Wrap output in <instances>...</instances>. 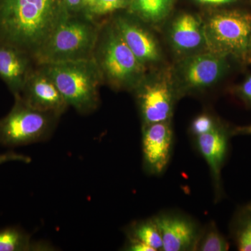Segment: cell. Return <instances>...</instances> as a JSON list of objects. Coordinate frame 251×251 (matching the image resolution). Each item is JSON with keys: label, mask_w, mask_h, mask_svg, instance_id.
I'll return each instance as SVG.
<instances>
[{"label": "cell", "mask_w": 251, "mask_h": 251, "mask_svg": "<svg viewBox=\"0 0 251 251\" xmlns=\"http://www.w3.org/2000/svg\"><path fill=\"white\" fill-rule=\"evenodd\" d=\"M64 20L59 0H0V38L20 49L43 45Z\"/></svg>", "instance_id": "1"}, {"label": "cell", "mask_w": 251, "mask_h": 251, "mask_svg": "<svg viewBox=\"0 0 251 251\" xmlns=\"http://www.w3.org/2000/svg\"><path fill=\"white\" fill-rule=\"evenodd\" d=\"M206 48L209 52L237 60H247L251 39V14L241 10H224L203 21Z\"/></svg>", "instance_id": "2"}, {"label": "cell", "mask_w": 251, "mask_h": 251, "mask_svg": "<svg viewBox=\"0 0 251 251\" xmlns=\"http://www.w3.org/2000/svg\"><path fill=\"white\" fill-rule=\"evenodd\" d=\"M49 78L67 105L81 112L90 111L98 103V75L93 65L84 59L51 63Z\"/></svg>", "instance_id": "3"}, {"label": "cell", "mask_w": 251, "mask_h": 251, "mask_svg": "<svg viewBox=\"0 0 251 251\" xmlns=\"http://www.w3.org/2000/svg\"><path fill=\"white\" fill-rule=\"evenodd\" d=\"M52 115L31 108L16 97L14 108L0 120V144L14 148L43 141L52 130Z\"/></svg>", "instance_id": "4"}, {"label": "cell", "mask_w": 251, "mask_h": 251, "mask_svg": "<svg viewBox=\"0 0 251 251\" xmlns=\"http://www.w3.org/2000/svg\"><path fill=\"white\" fill-rule=\"evenodd\" d=\"M229 69L228 58L207 51L185 57L175 67L173 84L179 97L215 85Z\"/></svg>", "instance_id": "5"}, {"label": "cell", "mask_w": 251, "mask_h": 251, "mask_svg": "<svg viewBox=\"0 0 251 251\" xmlns=\"http://www.w3.org/2000/svg\"><path fill=\"white\" fill-rule=\"evenodd\" d=\"M94 43L93 29L86 23L64 19L44 45V58L50 63L76 60L89 52Z\"/></svg>", "instance_id": "6"}, {"label": "cell", "mask_w": 251, "mask_h": 251, "mask_svg": "<svg viewBox=\"0 0 251 251\" xmlns=\"http://www.w3.org/2000/svg\"><path fill=\"white\" fill-rule=\"evenodd\" d=\"M179 97L173 81L166 77L144 83L137 96L143 125L171 122L175 102Z\"/></svg>", "instance_id": "7"}, {"label": "cell", "mask_w": 251, "mask_h": 251, "mask_svg": "<svg viewBox=\"0 0 251 251\" xmlns=\"http://www.w3.org/2000/svg\"><path fill=\"white\" fill-rule=\"evenodd\" d=\"M174 147L171 122L143 125L142 150L143 168L148 174L160 176L169 164Z\"/></svg>", "instance_id": "8"}, {"label": "cell", "mask_w": 251, "mask_h": 251, "mask_svg": "<svg viewBox=\"0 0 251 251\" xmlns=\"http://www.w3.org/2000/svg\"><path fill=\"white\" fill-rule=\"evenodd\" d=\"M103 67L109 78L122 87L136 84L145 70L117 31L110 34L105 44Z\"/></svg>", "instance_id": "9"}, {"label": "cell", "mask_w": 251, "mask_h": 251, "mask_svg": "<svg viewBox=\"0 0 251 251\" xmlns=\"http://www.w3.org/2000/svg\"><path fill=\"white\" fill-rule=\"evenodd\" d=\"M161 232L163 251H196L202 227L196 220L176 211L153 216Z\"/></svg>", "instance_id": "10"}, {"label": "cell", "mask_w": 251, "mask_h": 251, "mask_svg": "<svg viewBox=\"0 0 251 251\" xmlns=\"http://www.w3.org/2000/svg\"><path fill=\"white\" fill-rule=\"evenodd\" d=\"M231 135V130L222 124L210 133L195 138L196 148L209 167L217 200L222 194L221 171L227 156L229 138Z\"/></svg>", "instance_id": "11"}, {"label": "cell", "mask_w": 251, "mask_h": 251, "mask_svg": "<svg viewBox=\"0 0 251 251\" xmlns=\"http://www.w3.org/2000/svg\"><path fill=\"white\" fill-rule=\"evenodd\" d=\"M170 41L179 53H189L206 46L203 21L191 14H182L172 23Z\"/></svg>", "instance_id": "12"}, {"label": "cell", "mask_w": 251, "mask_h": 251, "mask_svg": "<svg viewBox=\"0 0 251 251\" xmlns=\"http://www.w3.org/2000/svg\"><path fill=\"white\" fill-rule=\"evenodd\" d=\"M117 28L126 44L144 66L161 59L157 41L148 31L125 19L118 20Z\"/></svg>", "instance_id": "13"}, {"label": "cell", "mask_w": 251, "mask_h": 251, "mask_svg": "<svg viewBox=\"0 0 251 251\" xmlns=\"http://www.w3.org/2000/svg\"><path fill=\"white\" fill-rule=\"evenodd\" d=\"M21 99L31 108L54 115L62 112L67 105L53 82L45 77L31 81L24 98Z\"/></svg>", "instance_id": "14"}, {"label": "cell", "mask_w": 251, "mask_h": 251, "mask_svg": "<svg viewBox=\"0 0 251 251\" xmlns=\"http://www.w3.org/2000/svg\"><path fill=\"white\" fill-rule=\"evenodd\" d=\"M27 61L21 49L11 44H0V77L17 94L25 85Z\"/></svg>", "instance_id": "15"}, {"label": "cell", "mask_w": 251, "mask_h": 251, "mask_svg": "<svg viewBox=\"0 0 251 251\" xmlns=\"http://www.w3.org/2000/svg\"><path fill=\"white\" fill-rule=\"evenodd\" d=\"M175 0H130V9L140 19L151 24L162 22L173 9Z\"/></svg>", "instance_id": "16"}, {"label": "cell", "mask_w": 251, "mask_h": 251, "mask_svg": "<svg viewBox=\"0 0 251 251\" xmlns=\"http://www.w3.org/2000/svg\"><path fill=\"white\" fill-rule=\"evenodd\" d=\"M231 234L239 251H251V202L241 206L230 225Z\"/></svg>", "instance_id": "17"}, {"label": "cell", "mask_w": 251, "mask_h": 251, "mask_svg": "<svg viewBox=\"0 0 251 251\" xmlns=\"http://www.w3.org/2000/svg\"><path fill=\"white\" fill-rule=\"evenodd\" d=\"M125 232L126 238L145 243L156 251H163L161 232L153 217L134 221L127 227Z\"/></svg>", "instance_id": "18"}, {"label": "cell", "mask_w": 251, "mask_h": 251, "mask_svg": "<svg viewBox=\"0 0 251 251\" xmlns=\"http://www.w3.org/2000/svg\"><path fill=\"white\" fill-rule=\"evenodd\" d=\"M50 247L31 241L27 232L17 227L0 229V251H43Z\"/></svg>", "instance_id": "19"}, {"label": "cell", "mask_w": 251, "mask_h": 251, "mask_svg": "<svg viewBox=\"0 0 251 251\" xmlns=\"http://www.w3.org/2000/svg\"><path fill=\"white\" fill-rule=\"evenodd\" d=\"M229 249L228 242L214 221L202 227L196 251H227Z\"/></svg>", "instance_id": "20"}, {"label": "cell", "mask_w": 251, "mask_h": 251, "mask_svg": "<svg viewBox=\"0 0 251 251\" xmlns=\"http://www.w3.org/2000/svg\"><path fill=\"white\" fill-rule=\"evenodd\" d=\"M222 125L216 118L209 114L203 113L198 115L193 120L191 125V135L194 138L210 133Z\"/></svg>", "instance_id": "21"}, {"label": "cell", "mask_w": 251, "mask_h": 251, "mask_svg": "<svg viewBox=\"0 0 251 251\" xmlns=\"http://www.w3.org/2000/svg\"><path fill=\"white\" fill-rule=\"evenodd\" d=\"M130 0H95L90 8L94 14L105 15L129 6Z\"/></svg>", "instance_id": "22"}, {"label": "cell", "mask_w": 251, "mask_h": 251, "mask_svg": "<svg viewBox=\"0 0 251 251\" xmlns=\"http://www.w3.org/2000/svg\"><path fill=\"white\" fill-rule=\"evenodd\" d=\"M234 92L243 103L251 106V75L236 87Z\"/></svg>", "instance_id": "23"}, {"label": "cell", "mask_w": 251, "mask_h": 251, "mask_svg": "<svg viewBox=\"0 0 251 251\" xmlns=\"http://www.w3.org/2000/svg\"><path fill=\"white\" fill-rule=\"evenodd\" d=\"M124 250L127 251H156L154 249L145 243L130 238H126Z\"/></svg>", "instance_id": "24"}, {"label": "cell", "mask_w": 251, "mask_h": 251, "mask_svg": "<svg viewBox=\"0 0 251 251\" xmlns=\"http://www.w3.org/2000/svg\"><path fill=\"white\" fill-rule=\"evenodd\" d=\"M9 161H21L27 163L31 161V158L25 155L20 154L14 151L0 154V165Z\"/></svg>", "instance_id": "25"}, {"label": "cell", "mask_w": 251, "mask_h": 251, "mask_svg": "<svg viewBox=\"0 0 251 251\" xmlns=\"http://www.w3.org/2000/svg\"><path fill=\"white\" fill-rule=\"evenodd\" d=\"M198 4L210 6H221L234 4L237 0H193Z\"/></svg>", "instance_id": "26"}, {"label": "cell", "mask_w": 251, "mask_h": 251, "mask_svg": "<svg viewBox=\"0 0 251 251\" xmlns=\"http://www.w3.org/2000/svg\"><path fill=\"white\" fill-rule=\"evenodd\" d=\"M231 135H251V125L244 126H238L231 130Z\"/></svg>", "instance_id": "27"}, {"label": "cell", "mask_w": 251, "mask_h": 251, "mask_svg": "<svg viewBox=\"0 0 251 251\" xmlns=\"http://www.w3.org/2000/svg\"><path fill=\"white\" fill-rule=\"evenodd\" d=\"M66 4L72 9H77L84 4V0H64Z\"/></svg>", "instance_id": "28"}, {"label": "cell", "mask_w": 251, "mask_h": 251, "mask_svg": "<svg viewBox=\"0 0 251 251\" xmlns=\"http://www.w3.org/2000/svg\"><path fill=\"white\" fill-rule=\"evenodd\" d=\"M247 60L251 62V39L249 43V49H248Z\"/></svg>", "instance_id": "29"}, {"label": "cell", "mask_w": 251, "mask_h": 251, "mask_svg": "<svg viewBox=\"0 0 251 251\" xmlns=\"http://www.w3.org/2000/svg\"><path fill=\"white\" fill-rule=\"evenodd\" d=\"M94 1H95V0H84V4L87 5L90 9L92 5L94 4Z\"/></svg>", "instance_id": "30"}]
</instances>
